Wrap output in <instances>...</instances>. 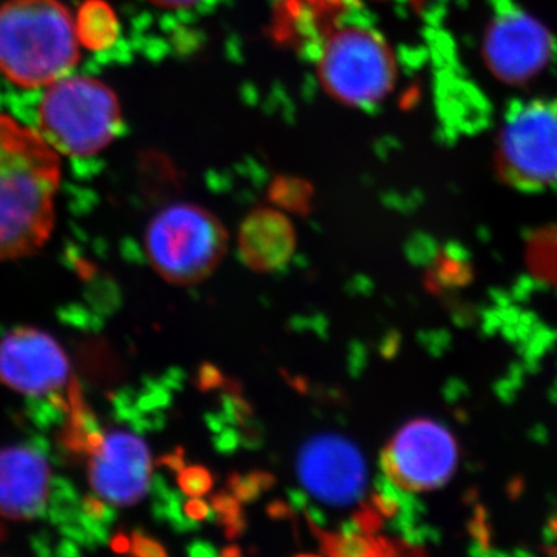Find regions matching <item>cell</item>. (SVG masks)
Returning a JSON list of instances; mask_svg holds the SVG:
<instances>
[{"label":"cell","mask_w":557,"mask_h":557,"mask_svg":"<svg viewBox=\"0 0 557 557\" xmlns=\"http://www.w3.org/2000/svg\"><path fill=\"white\" fill-rule=\"evenodd\" d=\"M61 160L39 131L0 112V263L36 255L57 220Z\"/></svg>","instance_id":"6da1fadb"},{"label":"cell","mask_w":557,"mask_h":557,"mask_svg":"<svg viewBox=\"0 0 557 557\" xmlns=\"http://www.w3.org/2000/svg\"><path fill=\"white\" fill-rule=\"evenodd\" d=\"M78 61V27L60 0H7L0 5V73L14 86H50Z\"/></svg>","instance_id":"7a4b0ae2"},{"label":"cell","mask_w":557,"mask_h":557,"mask_svg":"<svg viewBox=\"0 0 557 557\" xmlns=\"http://www.w3.org/2000/svg\"><path fill=\"white\" fill-rule=\"evenodd\" d=\"M123 127L115 91L89 76H64L47 86L39 106V134L67 157H91Z\"/></svg>","instance_id":"3957f363"},{"label":"cell","mask_w":557,"mask_h":557,"mask_svg":"<svg viewBox=\"0 0 557 557\" xmlns=\"http://www.w3.org/2000/svg\"><path fill=\"white\" fill-rule=\"evenodd\" d=\"M228 248V233L207 209L175 203L161 209L146 231L152 269L174 285L199 284L214 273Z\"/></svg>","instance_id":"277c9868"},{"label":"cell","mask_w":557,"mask_h":557,"mask_svg":"<svg viewBox=\"0 0 557 557\" xmlns=\"http://www.w3.org/2000/svg\"><path fill=\"white\" fill-rule=\"evenodd\" d=\"M497 168L520 190H557V100L509 108L497 141Z\"/></svg>","instance_id":"5b68a950"},{"label":"cell","mask_w":557,"mask_h":557,"mask_svg":"<svg viewBox=\"0 0 557 557\" xmlns=\"http://www.w3.org/2000/svg\"><path fill=\"white\" fill-rule=\"evenodd\" d=\"M319 75L336 100L351 106L373 104L394 86V57L375 33L346 28L325 44Z\"/></svg>","instance_id":"8992f818"},{"label":"cell","mask_w":557,"mask_h":557,"mask_svg":"<svg viewBox=\"0 0 557 557\" xmlns=\"http://www.w3.org/2000/svg\"><path fill=\"white\" fill-rule=\"evenodd\" d=\"M457 463L456 438L443 424L428 418H418L399 428L380 456L383 474L412 493L446 485Z\"/></svg>","instance_id":"52a82bcc"},{"label":"cell","mask_w":557,"mask_h":557,"mask_svg":"<svg viewBox=\"0 0 557 557\" xmlns=\"http://www.w3.org/2000/svg\"><path fill=\"white\" fill-rule=\"evenodd\" d=\"M298 478L307 493L332 507L358 504L368 491V465L357 443L338 434L307 440L298 453Z\"/></svg>","instance_id":"ba28073f"},{"label":"cell","mask_w":557,"mask_h":557,"mask_svg":"<svg viewBox=\"0 0 557 557\" xmlns=\"http://www.w3.org/2000/svg\"><path fill=\"white\" fill-rule=\"evenodd\" d=\"M555 53L552 35L541 22L507 3L486 28L483 54L491 72L509 84H522L544 72Z\"/></svg>","instance_id":"9c48e42d"},{"label":"cell","mask_w":557,"mask_h":557,"mask_svg":"<svg viewBox=\"0 0 557 557\" xmlns=\"http://www.w3.org/2000/svg\"><path fill=\"white\" fill-rule=\"evenodd\" d=\"M70 359L50 333L24 325L0 338V384L27 397H46L67 384Z\"/></svg>","instance_id":"30bf717a"},{"label":"cell","mask_w":557,"mask_h":557,"mask_svg":"<svg viewBox=\"0 0 557 557\" xmlns=\"http://www.w3.org/2000/svg\"><path fill=\"white\" fill-rule=\"evenodd\" d=\"M91 491L112 507H134L152 485L148 443L127 431L102 435L87 465Z\"/></svg>","instance_id":"8fae6325"},{"label":"cell","mask_w":557,"mask_h":557,"mask_svg":"<svg viewBox=\"0 0 557 557\" xmlns=\"http://www.w3.org/2000/svg\"><path fill=\"white\" fill-rule=\"evenodd\" d=\"M51 483L49 460L32 446L0 449V518L32 520L47 507Z\"/></svg>","instance_id":"7c38bea8"},{"label":"cell","mask_w":557,"mask_h":557,"mask_svg":"<svg viewBox=\"0 0 557 557\" xmlns=\"http://www.w3.org/2000/svg\"><path fill=\"white\" fill-rule=\"evenodd\" d=\"M292 222L274 209H256L242 223L239 258L248 269L270 273L288 263L295 252Z\"/></svg>","instance_id":"4fadbf2b"},{"label":"cell","mask_w":557,"mask_h":557,"mask_svg":"<svg viewBox=\"0 0 557 557\" xmlns=\"http://www.w3.org/2000/svg\"><path fill=\"white\" fill-rule=\"evenodd\" d=\"M276 485V478L271 472L251 471L242 475L233 472L226 480V486L233 496L239 498L240 504H251L262 496L263 491H269Z\"/></svg>","instance_id":"5bb4252c"},{"label":"cell","mask_w":557,"mask_h":557,"mask_svg":"<svg viewBox=\"0 0 557 557\" xmlns=\"http://www.w3.org/2000/svg\"><path fill=\"white\" fill-rule=\"evenodd\" d=\"M178 486L185 496L203 497L208 496L214 487V478L208 468L194 465V467H185L180 471Z\"/></svg>","instance_id":"9a60e30c"},{"label":"cell","mask_w":557,"mask_h":557,"mask_svg":"<svg viewBox=\"0 0 557 557\" xmlns=\"http://www.w3.org/2000/svg\"><path fill=\"white\" fill-rule=\"evenodd\" d=\"M211 507L215 512V522L225 528L245 518L239 498L230 493H218L211 497Z\"/></svg>","instance_id":"2e32d148"},{"label":"cell","mask_w":557,"mask_h":557,"mask_svg":"<svg viewBox=\"0 0 557 557\" xmlns=\"http://www.w3.org/2000/svg\"><path fill=\"white\" fill-rule=\"evenodd\" d=\"M369 364V348L362 341H351L347 351V372L351 379L358 380Z\"/></svg>","instance_id":"e0dca14e"},{"label":"cell","mask_w":557,"mask_h":557,"mask_svg":"<svg viewBox=\"0 0 557 557\" xmlns=\"http://www.w3.org/2000/svg\"><path fill=\"white\" fill-rule=\"evenodd\" d=\"M357 522L359 530H361L362 534H368V536H373V534H379L381 530L384 528L383 516L376 511L372 505L362 504L361 508L355 512L354 518H351Z\"/></svg>","instance_id":"ac0fdd59"},{"label":"cell","mask_w":557,"mask_h":557,"mask_svg":"<svg viewBox=\"0 0 557 557\" xmlns=\"http://www.w3.org/2000/svg\"><path fill=\"white\" fill-rule=\"evenodd\" d=\"M240 428V445L244 448L249 450L262 448L263 442H265V429H263V424L260 421L251 417Z\"/></svg>","instance_id":"d6986e66"},{"label":"cell","mask_w":557,"mask_h":557,"mask_svg":"<svg viewBox=\"0 0 557 557\" xmlns=\"http://www.w3.org/2000/svg\"><path fill=\"white\" fill-rule=\"evenodd\" d=\"M225 380L218 366L203 362L197 372L196 386L201 392L214 391V388H222Z\"/></svg>","instance_id":"ffe728a7"},{"label":"cell","mask_w":557,"mask_h":557,"mask_svg":"<svg viewBox=\"0 0 557 557\" xmlns=\"http://www.w3.org/2000/svg\"><path fill=\"white\" fill-rule=\"evenodd\" d=\"M212 445L214 449L225 456L236 453L240 448V432L236 431L233 426L223 428L222 431L214 434L212 437Z\"/></svg>","instance_id":"44dd1931"},{"label":"cell","mask_w":557,"mask_h":557,"mask_svg":"<svg viewBox=\"0 0 557 557\" xmlns=\"http://www.w3.org/2000/svg\"><path fill=\"white\" fill-rule=\"evenodd\" d=\"M183 511H185L186 518L196 520V522H201V520L215 522L214 509H212L211 504L201 500V497H190V500L183 505Z\"/></svg>","instance_id":"7402d4cb"},{"label":"cell","mask_w":557,"mask_h":557,"mask_svg":"<svg viewBox=\"0 0 557 557\" xmlns=\"http://www.w3.org/2000/svg\"><path fill=\"white\" fill-rule=\"evenodd\" d=\"M370 505H372L384 519L391 520L399 512L397 498L388 496V494L380 493V491H375V494L370 496Z\"/></svg>","instance_id":"603a6c76"},{"label":"cell","mask_w":557,"mask_h":557,"mask_svg":"<svg viewBox=\"0 0 557 557\" xmlns=\"http://www.w3.org/2000/svg\"><path fill=\"white\" fill-rule=\"evenodd\" d=\"M401 333L398 330L391 329L384 333L383 338L380 341V355L387 361H392L398 357L399 348H401Z\"/></svg>","instance_id":"cb8c5ba5"},{"label":"cell","mask_w":557,"mask_h":557,"mask_svg":"<svg viewBox=\"0 0 557 557\" xmlns=\"http://www.w3.org/2000/svg\"><path fill=\"white\" fill-rule=\"evenodd\" d=\"M346 292L351 298H369L375 292V284L366 274H357L347 282Z\"/></svg>","instance_id":"d4e9b609"},{"label":"cell","mask_w":557,"mask_h":557,"mask_svg":"<svg viewBox=\"0 0 557 557\" xmlns=\"http://www.w3.org/2000/svg\"><path fill=\"white\" fill-rule=\"evenodd\" d=\"M135 555L139 556H166L168 552L156 539L145 536V534H135Z\"/></svg>","instance_id":"484cf974"},{"label":"cell","mask_w":557,"mask_h":557,"mask_svg":"<svg viewBox=\"0 0 557 557\" xmlns=\"http://www.w3.org/2000/svg\"><path fill=\"white\" fill-rule=\"evenodd\" d=\"M408 258L410 262L416 263V265H421V263H426L432 259V249L428 244H424V240L413 239L408 245Z\"/></svg>","instance_id":"4316f807"},{"label":"cell","mask_w":557,"mask_h":557,"mask_svg":"<svg viewBox=\"0 0 557 557\" xmlns=\"http://www.w3.org/2000/svg\"><path fill=\"white\" fill-rule=\"evenodd\" d=\"M186 553L193 557H215L220 555L211 542L201 541V539L190 542L188 548H186Z\"/></svg>","instance_id":"83f0119b"},{"label":"cell","mask_w":557,"mask_h":557,"mask_svg":"<svg viewBox=\"0 0 557 557\" xmlns=\"http://www.w3.org/2000/svg\"><path fill=\"white\" fill-rule=\"evenodd\" d=\"M267 512H269L270 518L274 520L289 519L293 518V515H295V511H293L292 507L281 500H276L273 502V504H270L269 508H267Z\"/></svg>","instance_id":"f1b7e54d"},{"label":"cell","mask_w":557,"mask_h":557,"mask_svg":"<svg viewBox=\"0 0 557 557\" xmlns=\"http://www.w3.org/2000/svg\"><path fill=\"white\" fill-rule=\"evenodd\" d=\"M288 505L293 511H304L310 505V498L304 491L288 490Z\"/></svg>","instance_id":"f546056e"},{"label":"cell","mask_w":557,"mask_h":557,"mask_svg":"<svg viewBox=\"0 0 557 557\" xmlns=\"http://www.w3.org/2000/svg\"><path fill=\"white\" fill-rule=\"evenodd\" d=\"M205 423H207V426L212 434H218V432L222 431L223 428L230 426V424L226 423L225 418H223L220 412L207 413V416H205Z\"/></svg>","instance_id":"4dcf8cb0"},{"label":"cell","mask_w":557,"mask_h":557,"mask_svg":"<svg viewBox=\"0 0 557 557\" xmlns=\"http://www.w3.org/2000/svg\"><path fill=\"white\" fill-rule=\"evenodd\" d=\"M304 512H306L309 523H313V525L321 528L327 525V516H325V512L322 511V509L313 507V505H309V507L304 509Z\"/></svg>","instance_id":"1f68e13d"},{"label":"cell","mask_w":557,"mask_h":557,"mask_svg":"<svg viewBox=\"0 0 557 557\" xmlns=\"http://www.w3.org/2000/svg\"><path fill=\"white\" fill-rule=\"evenodd\" d=\"M248 523L247 518H242L237 520V522L231 523V525L225 527V537L228 539V541H236V539H239L242 534L247 531Z\"/></svg>","instance_id":"d6a6232c"},{"label":"cell","mask_w":557,"mask_h":557,"mask_svg":"<svg viewBox=\"0 0 557 557\" xmlns=\"http://www.w3.org/2000/svg\"><path fill=\"white\" fill-rule=\"evenodd\" d=\"M150 2L164 7V9H185V7L194 5L199 0H150Z\"/></svg>","instance_id":"836d02e7"},{"label":"cell","mask_w":557,"mask_h":557,"mask_svg":"<svg viewBox=\"0 0 557 557\" xmlns=\"http://www.w3.org/2000/svg\"><path fill=\"white\" fill-rule=\"evenodd\" d=\"M339 534L344 537H351L357 536V534H362L361 530H359V527L357 525V522H355L354 519L346 520V522L343 523L339 528Z\"/></svg>","instance_id":"e575fe53"},{"label":"cell","mask_w":557,"mask_h":557,"mask_svg":"<svg viewBox=\"0 0 557 557\" xmlns=\"http://www.w3.org/2000/svg\"><path fill=\"white\" fill-rule=\"evenodd\" d=\"M220 555L225 557H239L244 555V553H242L239 545H230V547L223 548Z\"/></svg>","instance_id":"d590c367"}]
</instances>
